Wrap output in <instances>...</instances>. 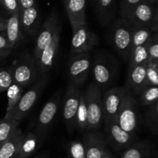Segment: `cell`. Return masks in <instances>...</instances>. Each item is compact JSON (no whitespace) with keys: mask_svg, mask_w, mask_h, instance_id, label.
I'll return each instance as SVG.
<instances>
[{"mask_svg":"<svg viewBox=\"0 0 158 158\" xmlns=\"http://www.w3.org/2000/svg\"><path fill=\"white\" fill-rule=\"evenodd\" d=\"M87 108V125L86 131H97L103 123L102 91L94 82L84 91Z\"/></svg>","mask_w":158,"mask_h":158,"instance_id":"1","label":"cell"},{"mask_svg":"<svg viewBox=\"0 0 158 158\" xmlns=\"http://www.w3.org/2000/svg\"><path fill=\"white\" fill-rule=\"evenodd\" d=\"M139 103L133 94L127 91L123 97L117 114V120L120 126L124 131L131 134H136L140 122Z\"/></svg>","mask_w":158,"mask_h":158,"instance_id":"2","label":"cell"},{"mask_svg":"<svg viewBox=\"0 0 158 158\" xmlns=\"http://www.w3.org/2000/svg\"><path fill=\"white\" fill-rule=\"evenodd\" d=\"M110 41L117 54L125 60H129L132 44V26L124 19L120 17L111 29Z\"/></svg>","mask_w":158,"mask_h":158,"instance_id":"3","label":"cell"},{"mask_svg":"<svg viewBox=\"0 0 158 158\" xmlns=\"http://www.w3.org/2000/svg\"><path fill=\"white\" fill-rule=\"evenodd\" d=\"M46 83V77H42L40 80L35 82L27 91L23 93L13 108L9 113L5 114V119L20 121L26 117V115L36 102Z\"/></svg>","mask_w":158,"mask_h":158,"instance_id":"4","label":"cell"},{"mask_svg":"<svg viewBox=\"0 0 158 158\" xmlns=\"http://www.w3.org/2000/svg\"><path fill=\"white\" fill-rule=\"evenodd\" d=\"M12 68V82L26 87L36 78L38 72L36 62L30 54H23Z\"/></svg>","mask_w":158,"mask_h":158,"instance_id":"5","label":"cell"},{"mask_svg":"<svg viewBox=\"0 0 158 158\" xmlns=\"http://www.w3.org/2000/svg\"><path fill=\"white\" fill-rule=\"evenodd\" d=\"M115 74V60L113 57H110L103 54L96 57L93 65L94 82L101 91L112 83Z\"/></svg>","mask_w":158,"mask_h":158,"instance_id":"6","label":"cell"},{"mask_svg":"<svg viewBox=\"0 0 158 158\" xmlns=\"http://www.w3.org/2000/svg\"><path fill=\"white\" fill-rule=\"evenodd\" d=\"M104 138L106 144L117 150H124L134 143L136 134L124 131L117 122V119L104 122Z\"/></svg>","mask_w":158,"mask_h":158,"instance_id":"7","label":"cell"},{"mask_svg":"<svg viewBox=\"0 0 158 158\" xmlns=\"http://www.w3.org/2000/svg\"><path fill=\"white\" fill-rule=\"evenodd\" d=\"M127 21L134 26H146L153 33L157 32L158 11L152 4L141 2L131 12Z\"/></svg>","mask_w":158,"mask_h":158,"instance_id":"8","label":"cell"},{"mask_svg":"<svg viewBox=\"0 0 158 158\" xmlns=\"http://www.w3.org/2000/svg\"><path fill=\"white\" fill-rule=\"evenodd\" d=\"M72 39H71V52L73 54L89 52L97 44V37L89 29L86 22L76 26H71Z\"/></svg>","mask_w":158,"mask_h":158,"instance_id":"9","label":"cell"},{"mask_svg":"<svg viewBox=\"0 0 158 158\" xmlns=\"http://www.w3.org/2000/svg\"><path fill=\"white\" fill-rule=\"evenodd\" d=\"M81 90L79 87L69 84L66 89L63 105V119L69 134H72L76 128V118L80 103V95Z\"/></svg>","mask_w":158,"mask_h":158,"instance_id":"10","label":"cell"},{"mask_svg":"<svg viewBox=\"0 0 158 158\" xmlns=\"http://www.w3.org/2000/svg\"><path fill=\"white\" fill-rule=\"evenodd\" d=\"M69 64V77L71 84L80 87L85 82L90 70V57L88 52L73 54Z\"/></svg>","mask_w":158,"mask_h":158,"instance_id":"11","label":"cell"},{"mask_svg":"<svg viewBox=\"0 0 158 158\" xmlns=\"http://www.w3.org/2000/svg\"><path fill=\"white\" fill-rule=\"evenodd\" d=\"M126 92V88L116 87L107 90L102 94L103 123L117 119L122 99Z\"/></svg>","mask_w":158,"mask_h":158,"instance_id":"12","label":"cell"},{"mask_svg":"<svg viewBox=\"0 0 158 158\" xmlns=\"http://www.w3.org/2000/svg\"><path fill=\"white\" fill-rule=\"evenodd\" d=\"M60 102V95H56L49 99L39 115L35 130L34 133L39 138L40 141H43L46 136V133L52 125V121L55 119L58 112L59 105Z\"/></svg>","mask_w":158,"mask_h":158,"instance_id":"13","label":"cell"},{"mask_svg":"<svg viewBox=\"0 0 158 158\" xmlns=\"http://www.w3.org/2000/svg\"><path fill=\"white\" fill-rule=\"evenodd\" d=\"M60 26V25L59 23V18L56 11L52 10L43 23L41 27V30L37 37L33 54L35 61L38 60L43 50L51 41L56 31Z\"/></svg>","mask_w":158,"mask_h":158,"instance_id":"14","label":"cell"},{"mask_svg":"<svg viewBox=\"0 0 158 158\" xmlns=\"http://www.w3.org/2000/svg\"><path fill=\"white\" fill-rule=\"evenodd\" d=\"M86 158H102L107 144L103 134L97 131H86L83 136Z\"/></svg>","mask_w":158,"mask_h":158,"instance_id":"15","label":"cell"},{"mask_svg":"<svg viewBox=\"0 0 158 158\" xmlns=\"http://www.w3.org/2000/svg\"><path fill=\"white\" fill-rule=\"evenodd\" d=\"M60 31L61 27L60 26L56 31L51 41L43 50L38 60L35 61L40 72L46 73L52 68L60 46Z\"/></svg>","mask_w":158,"mask_h":158,"instance_id":"16","label":"cell"},{"mask_svg":"<svg viewBox=\"0 0 158 158\" xmlns=\"http://www.w3.org/2000/svg\"><path fill=\"white\" fill-rule=\"evenodd\" d=\"M146 68L147 64H140L129 68L127 91L132 94H135L139 95L143 91V89L148 87Z\"/></svg>","mask_w":158,"mask_h":158,"instance_id":"17","label":"cell"},{"mask_svg":"<svg viewBox=\"0 0 158 158\" xmlns=\"http://www.w3.org/2000/svg\"><path fill=\"white\" fill-rule=\"evenodd\" d=\"M71 26L86 21V0H63Z\"/></svg>","mask_w":158,"mask_h":158,"instance_id":"18","label":"cell"},{"mask_svg":"<svg viewBox=\"0 0 158 158\" xmlns=\"http://www.w3.org/2000/svg\"><path fill=\"white\" fill-rule=\"evenodd\" d=\"M154 144L148 140L134 142L123 152L121 158H153Z\"/></svg>","mask_w":158,"mask_h":158,"instance_id":"19","label":"cell"},{"mask_svg":"<svg viewBox=\"0 0 158 158\" xmlns=\"http://www.w3.org/2000/svg\"><path fill=\"white\" fill-rule=\"evenodd\" d=\"M21 26L28 35H33L37 31L40 23V13L36 6H31L24 10H19Z\"/></svg>","mask_w":158,"mask_h":158,"instance_id":"20","label":"cell"},{"mask_svg":"<svg viewBox=\"0 0 158 158\" xmlns=\"http://www.w3.org/2000/svg\"><path fill=\"white\" fill-rule=\"evenodd\" d=\"M41 144L39 138L33 132L23 134L19 146L17 158H29L35 153Z\"/></svg>","mask_w":158,"mask_h":158,"instance_id":"21","label":"cell"},{"mask_svg":"<svg viewBox=\"0 0 158 158\" xmlns=\"http://www.w3.org/2000/svg\"><path fill=\"white\" fill-rule=\"evenodd\" d=\"M21 22H20V13L10 15L9 19L6 20V26L5 33L7 40L12 48H15V45L19 43L22 38Z\"/></svg>","mask_w":158,"mask_h":158,"instance_id":"22","label":"cell"},{"mask_svg":"<svg viewBox=\"0 0 158 158\" xmlns=\"http://www.w3.org/2000/svg\"><path fill=\"white\" fill-rule=\"evenodd\" d=\"M23 136V131L18 127L9 139L0 143V158H13L16 156Z\"/></svg>","mask_w":158,"mask_h":158,"instance_id":"23","label":"cell"},{"mask_svg":"<svg viewBox=\"0 0 158 158\" xmlns=\"http://www.w3.org/2000/svg\"><path fill=\"white\" fill-rule=\"evenodd\" d=\"M97 12L100 23L106 25L113 20L115 10L114 0H97Z\"/></svg>","mask_w":158,"mask_h":158,"instance_id":"24","label":"cell"},{"mask_svg":"<svg viewBox=\"0 0 158 158\" xmlns=\"http://www.w3.org/2000/svg\"><path fill=\"white\" fill-rule=\"evenodd\" d=\"M132 26V44L131 49L138 46L146 45L148 40L152 36L153 32L146 26Z\"/></svg>","mask_w":158,"mask_h":158,"instance_id":"25","label":"cell"},{"mask_svg":"<svg viewBox=\"0 0 158 158\" xmlns=\"http://www.w3.org/2000/svg\"><path fill=\"white\" fill-rule=\"evenodd\" d=\"M129 68L137 65L147 64L148 62V54L146 45L138 46L131 49L129 57Z\"/></svg>","mask_w":158,"mask_h":158,"instance_id":"26","label":"cell"},{"mask_svg":"<svg viewBox=\"0 0 158 158\" xmlns=\"http://www.w3.org/2000/svg\"><path fill=\"white\" fill-rule=\"evenodd\" d=\"M87 125V108H86V96L84 91H80V103L77 110V118H76V127L80 130L86 131Z\"/></svg>","mask_w":158,"mask_h":158,"instance_id":"27","label":"cell"},{"mask_svg":"<svg viewBox=\"0 0 158 158\" xmlns=\"http://www.w3.org/2000/svg\"><path fill=\"white\" fill-rule=\"evenodd\" d=\"M25 87L20 86L17 84L12 82V85L7 88V98H8V104L7 108H6V114L9 113L11 110L13 108L20 99L21 96L24 93Z\"/></svg>","mask_w":158,"mask_h":158,"instance_id":"28","label":"cell"},{"mask_svg":"<svg viewBox=\"0 0 158 158\" xmlns=\"http://www.w3.org/2000/svg\"><path fill=\"white\" fill-rule=\"evenodd\" d=\"M158 102L157 86H148L139 94L137 102L142 106H150Z\"/></svg>","mask_w":158,"mask_h":158,"instance_id":"29","label":"cell"},{"mask_svg":"<svg viewBox=\"0 0 158 158\" xmlns=\"http://www.w3.org/2000/svg\"><path fill=\"white\" fill-rule=\"evenodd\" d=\"M19 125V121L3 118L0 120V143L9 139Z\"/></svg>","mask_w":158,"mask_h":158,"instance_id":"30","label":"cell"},{"mask_svg":"<svg viewBox=\"0 0 158 158\" xmlns=\"http://www.w3.org/2000/svg\"><path fill=\"white\" fill-rule=\"evenodd\" d=\"M146 121L148 126L155 134L157 133L158 128V102L148 106L146 112Z\"/></svg>","mask_w":158,"mask_h":158,"instance_id":"31","label":"cell"},{"mask_svg":"<svg viewBox=\"0 0 158 158\" xmlns=\"http://www.w3.org/2000/svg\"><path fill=\"white\" fill-rule=\"evenodd\" d=\"M146 46L148 54V62H158L157 32L153 33L152 36L147 43Z\"/></svg>","mask_w":158,"mask_h":158,"instance_id":"32","label":"cell"},{"mask_svg":"<svg viewBox=\"0 0 158 158\" xmlns=\"http://www.w3.org/2000/svg\"><path fill=\"white\" fill-rule=\"evenodd\" d=\"M148 86L158 85V62H148L146 68Z\"/></svg>","mask_w":158,"mask_h":158,"instance_id":"33","label":"cell"},{"mask_svg":"<svg viewBox=\"0 0 158 158\" xmlns=\"http://www.w3.org/2000/svg\"><path fill=\"white\" fill-rule=\"evenodd\" d=\"M143 0H121V2H120V15H121V18L127 20L133 10Z\"/></svg>","mask_w":158,"mask_h":158,"instance_id":"34","label":"cell"},{"mask_svg":"<svg viewBox=\"0 0 158 158\" xmlns=\"http://www.w3.org/2000/svg\"><path fill=\"white\" fill-rule=\"evenodd\" d=\"M69 151L72 158H86L84 147L81 141H71L69 144Z\"/></svg>","mask_w":158,"mask_h":158,"instance_id":"35","label":"cell"},{"mask_svg":"<svg viewBox=\"0 0 158 158\" xmlns=\"http://www.w3.org/2000/svg\"><path fill=\"white\" fill-rule=\"evenodd\" d=\"M12 84V68L0 69V91H6Z\"/></svg>","mask_w":158,"mask_h":158,"instance_id":"36","label":"cell"},{"mask_svg":"<svg viewBox=\"0 0 158 158\" xmlns=\"http://www.w3.org/2000/svg\"><path fill=\"white\" fill-rule=\"evenodd\" d=\"M7 49L13 50V48H12V46H10V44H9L5 32L0 33V50H7Z\"/></svg>","mask_w":158,"mask_h":158,"instance_id":"37","label":"cell"},{"mask_svg":"<svg viewBox=\"0 0 158 158\" xmlns=\"http://www.w3.org/2000/svg\"><path fill=\"white\" fill-rule=\"evenodd\" d=\"M19 10H24L35 4L34 0H19Z\"/></svg>","mask_w":158,"mask_h":158,"instance_id":"38","label":"cell"},{"mask_svg":"<svg viewBox=\"0 0 158 158\" xmlns=\"http://www.w3.org/2000/svg\"><path fill=\"white\" fill-rule=\"evenodd\" d=\"M12 49H7V50H0V60L3 58H6L9 55L12 54Z\"/></svg>","mask_w":158,"mask_h":158,"instance_id":"39","label":"cell"},{"mask_svg":"<svg viewBox=\"0 0 158 158\" xmlns=\"http://www.w3.org/2000/svg\"><path fill=\"white\" fill-rule=\"evenodd\" d=\"M6 26V19L0 17V33L5 32Z\"/></svg>","mask_w":158,"mask_h":158,"instance_id":"40","label":"cell"},{"mask_svg":"<svg viewBox=\"0 0 158 158\" xmlns=\"http://www.w3.org/2000/svg\"><path fill=\"white\" fill-rule=\"evenodd\" d=\"M102 158H116V157L114 156V154L111 153V151L109 150V148L107 147V148L106 149V150H105L104 154H103V157Z\"/></svg>","mask_w":158,"mask_h":158,"instance_id":"41","label":"cell"},{"mask_svg":"<svg viewBox=\"0 0 158 158\" xmlns=\"http://www.w3.org/2000/svg\"><path fill=\"white\" fill-rule=\"evenodd\" d=\"M142 2H148V3H150V4H154V3H156L157 2V0H143Z\"/></svg>","mask_w":158,"mask_h":158,"instance_id":"42","label":"cell"},{"mask_svg":"<svg viewBox=\"0 0 158 158\" xmlns=\"http://www.w3.org/2000/svg\"><path fill=\"white\" fill-rule=\"evenodd\" d=\"M35 158H46V154H40L39 156H37Z\"/></svg>","mask_w":158,"mask_h":158,"instance_id":"43","label":"cell"},{"mask_svg":"<svg viewBox=\"0 0 158 158\" xmlns=\"http://www.w3.org/2000/svg\"><path fill=\"white\" fill-rule=\"evenodd\" d=\"M94 2H97V0H94Z\"/></svg>","mask_w":158,"mask_h":158,"instance_id":"44","label":"cell"},{"mask_svg":"<svg viewBox=\"0 0 158 158\" xmlns=\"http://www.w3.org/2000/svg\"><path fill=\"white\" fill-rule=\"evenodd\" d=\"M13 158H17V157H16V156H15V157H13Z\"/></svg>","mask_w":158,"mask_h":158,"instance_id":"45","label":"cell"},{"mask_svg":"<svg viewBox=\"0 0 158 158\" xmlns=\"http://www.w3.org/2000/svg\"><path fill=\"white\" fill-rule=\"evenodd\" d=\"M0 2H1V0H0Z\"/></svg>","mask_w":158,"mask_h":158,"instance_id":"46","label":"cell"},{"mask_svg":"<svg viewBox=\"0 0 158 158\" xmlns=\"http://www.w3.org/2000/svg\"><path fill=\"white\" fill-rule=\"evenodd\" d=\"M0 93H2V92H1V91H0Z\"/></svg>","mask_w":158,"mask_h":158,"instance_id":"47","label":"cell"}]
</instances>
